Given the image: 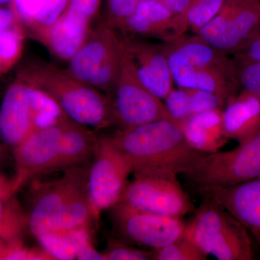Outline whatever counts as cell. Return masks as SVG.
I'll use <instances>...</instances> for the list:
<instances>
[{"label":"cell","mask_w":260,"mask_h":260,"mask_svg":"<svg viewBox=\"0 0 260 260\" xmlns=\"http://www.w3.org/2000/svg\"><path fill=\"white\" fill-rule=\"evenodd\" d=\"M8 147V145L3 142L1 135H0V167L4 164L8 158V148H7Z\"/></svg>","instance_id":"cell-42"},{"label":"cell","mask_w":260,"mask_h":260,"mask_svg":"<svg viewBox=\"0 0 260 260\" xmlns=\"http://www.w3.org/2000/svg\"><path fill=\"white\" fill-rule=\"evenodd\" d=\"M239 54L249 60L260 63V31L251 38Z\"/></svg>","instance_id":"cell-37"},{"label":"cell","mask_w":260,"mask_h":260,"mask_svg":"<svg viewBox=\"0 0 260 260\" xmlns=\"http://www.w3.org/2000/svg\"><path fill=\"white\" fill-rule=\"evenodd\" d=\"M224 135L239 144L260 130V99L243 90L231 98L223 111Z\"/></svg>","instance_id":"cell-19"},{"label":"cell","mask_w":260,"mask_h":260,"mask_svg":"<svg viewBox=\"0 0 260 260\" xmlns=\"http://www.w3.org/2000/svg\"><path fill=\"white\" fill-rule=\"evenodd\" d=\"M24 84L25 98L31 115L32 133L54 127L71 120L47 92L29 84Z\"/></svg>","instance_id":"cell-22"},{"label":"cell","mask_w":260,"mask_h":260,"mask_svg":"<svg viewBox=\"0 0 260 260\" xmlns=\"http://www.w3.org/2000/svg\"><path fill=\"white\" fill-rule=\"evenodd\" d=\"M24 32L21 24L0 30V75L10 71L21 57Z\"/></svg>","instance_id":"cell-26"},{"label":"cell","mask_w":260,"mask_h":260,"mask_svg":"<svg viewBox=\"0 0 260 260\" xmlns=\"http://www.w3.org/2000/svg\"><path fill=\"white\" fill-rule=\"evenodd\" d=\"M121 40L138 79L150 93L164 100L174 88V80L162 44L137 37H125Z\"/></svg>","instance_id":"cell-14"},{"label":"cell","mask_w":260,"mask_h":260,"mask_svg":"<svg viewBox=\"0 0 260 260\" xmlns=\"http://www.w3.org/2000/svg\"><path fill=\"white\" fill-rule=\"evenodd\" d=\"M186 224L184 236L207 255L218 260H251L252 244L247 229L212 198Z\"/></svg>","instance_id":"cell-4"},{"label":"cell","mask_w":260,"mask_h":260,"mask_svg":"<svg viewBox=\"0 0 260 260\" xmlns=\"http://www.w3.org/2000/svg\"><path fill=\"white\" fill-rule=\"evenodd\" d=\"M93 18L69 4L55 23L32 37L44 44L53 55L69 61L86 40Z\"/></svg>","instance_id":"cell-16"},{"label":"cell","mask_w":260,"mask_h":260,"mask_svg":"<svg viewBox=\"0 0 260 260\" xmlns=\"http://www.w3.org/2000/svg\"><path fill=\"white\" fill-rule=\"evenodd\" d=\"M90 228L85 227L64 232H50L37 238L41 247L53 259H76L82 247L91 242Z\"/></svg>","instance_id":"cell-23"},{"label":"cell","mask_w":260,"mask_h":260,"mask_svg":"<svg viewBox=\"0 0 260 260\" xmlns=\"http://www.w3.org/2000/svg\"><path fill=\"white\" fill-rule=\"evenodd\" d=\"M132 173L133 166L128 156L109 137L99 138L87 177L89 198L96 221L103 210L120 203Z\"/></svg>","instance_id":"cell-8"},{"label":"cell","mask_w":260,"mask_h":260,"mask_svg":"<svg viewBox=\"0 0 260 260\" xmlns=\"http://www.w3.org/2000/svg\"><path fill=\"white\" fill-rule=\"evenodd\" d=\"M188 28L185 16L172 11L159 0H140L120 30L134 37L157 39L167 44L184 37Z\"/></svg>","instance_id":"cell-15"},{"label":"cell","mask_w":260,"mask_h":260,"mask_svg":"<svg viewBox=\"0 0 260 260\" xmlns=\"http://www.w3.org/2000/svg\"><path fill=\"white\" fill-rule=\"evenodd\" d=\"M68 121L54 127L32 132L13 149L15 167V174L12 178L13 194H16L32 177L53 172L59 155L61 135Z\"/></svg>","instance_id":"cell-12"},{"label":"cell","mask_w":260,"mask_h":260,"mask_svg":"<svg viewBox=\"0 0 260 260\" xmlns=\"http://www.w3.org/2000/svg\"><path fill=\"white\" fill-rule=\"evenodd\" d=\"M172 11L177 14L184 15L186 18V13L189 8L190 0H159Z\"/></svg>","instance_id":"cell-40"},{"label":"cell","mask_w":260,"mask_h":260,"mask_svg":"<svg viewBox=\"0 0 260 260\" xmlns=\"http://www.w3.org/2000/svg\"><path fill=\"white\" fill-rule=\"evenodd\" d=\"M140 0H107L105 23L113 28L120 30L134 13Z\"/></svg>","instance_id":"cell-32"},{"label":"cell","mask_w":260,"mask_h":260,"mask_svg":"<svg viewBox=\"0 0 260 260\" xmlns=\"http://www.w3.org/2000/svg\"><path fill=\"white\" fill-rule=\"evenodd\" d=\"M70 1L71 0H47L42 9L28 25L32 36L55 23L68 8Z\"/></svg>","instance_id":"cell-31"},{"label":"cell","mask_w":260,"mask_h":260,"mask_svg":"<svg viewBox=\"0 0 260 260\" xmlns=\"http://www.w3.org/2000/svg\"><path fill=\"white\" fill-rule=\"evenodd\" d=\"M32 133L31 115L25 95V84L16 78L7 89L0 107V135L14 149Z\"/></svg>","instance_id":"cell-17"},{"label":"cell","mask_w":260,"mask_h":260,"mask_svg":"<svg viewBox=\"0 0 260 260\" xmlns=\"http://www.w3.org/2000/svg\"><path fill=\"white\" fill-rule=\"evenodd\" d=\"M109 138L130 159L134 174L161 170L182 174L205 154L187 144L180 126L171 119L121 128Z\"/></svg>","instance_id":"cell-1"},{"label":"cell","mask_w":260,"mask_h":260,"mask_svg":"<svg viewBox=\"0 0 260 260\" xmlns=\"http://www.w3.org/2000/svg\"><path fill=\"white\" fill-rule=\"evenodd\" d=\"M112 215L116 229L132 242L154 250L182 237L186 223L180 218L138 210L124 203L113 207Z\"/></svg>","instance_id":"cell-11"},{"label":"cell","mask_w":260,"mask_h":260,"mask_svg":"<svg viewBox=\"0 0 260 260\" xmlns=\"http://www.w3.org/2000/svg\"><path fill=\"white\" fill-rule=\"evenodd\" d=\"M233 61L239 86L260 99V63L249 60L239 53Z\"/></svg>","instance_id":"cell-29"},{"label":"cell","mask_w":260,"mask_h":260,"mask_svg":"<svg viewBox=\"0 0 260 260\" xmlns=\"http://www.w3.org/2000/svg\"><path fill=\"white\" fill-rule=\"evenodd\" d=\"M112 94L113 124L122 129L160 119L174 120L161 99L150 93L138 79L124 45L120 73Z\"/></svg>","instance_id":"cell-9"},{"label":"cell","mask_w":260,"mask_h":260,"mask_svg":"<svg viewBox=\"0 0 260 260\" xmlns=\"http://www.w3.org/2000/svg\"><path fill=\"white\" fill-rule=\"evenodd\" d=\"M178 124L187 144L201 153L218 152L229 140L224 135L222 109L193 114Z\"/></svg>","instance_id":"cell-20"},{"label":"cell","mask_w":260,"mask_h":260,"mask_svg":"<svg viewBox=\"0 0 260 260\" xmlns=\"http://www.w3.org/2000/svg\"><path fill=\"white\" fill-rule=\"evenodd\" d=\"M181 175L205 198L260 177V130L230 151L203 154Z\"/></svg>","instance_id":"cell-5"},{"label":"cell","mask_w":260,"mask_h":260,"mask_svg":"<svg viewBox=\"0 0 260 260\" xmlns=\"http://www.w3.org/2000/svg\"><path fill=\"white\" fill-rule=\"evenodd\" d=\"M123 43L105 22L90 30L86 40L68 63V72L80 81L107 94L112 93L119 73Z\"/></svg>","instance_id":"cell-6"},{"label":"cell","mask_w":260,"mask_h":260,"mask_svg":"<svg viewBox=\"0 0 260 260\" xmlns=\"http://www.w3.org/2000/svg\"><path fill=\"white\" fill-rule=\"evenodd\" d=\"M260 31V0H226L196 34L225 54H237Z\"/></svg>","instance_id":"cell-10"},{"label":"cell","mask_w":260,"mask_h":260,"mask_svg":"<svg viewBox=\"0 0 260 260\" xmlns=\"http://www.w3.org/2000/svg\"><path fill=\"white\" fill-rule=\"evenodd\" d=\"M102 253L106 260H148L153 259L155 250L150 252L120 244H113Z\"/></svg>","instance_id":"cell-35"},{"label":"cell","mask_w":260,"mask_h":260,"mask_svg":"<svg viewBox=\"0 0 260 260\" xmlns=\"http://www.w3.org/2000/svg\"><path fill=\"white\" fill-rule=\"evenodd\" d=\"M208 255L205 254L184 236L155 250L153 259L156 260H205Z\"/></svg>","instance_id":"cell-28"},{"label":"cell","mask_w":260,"mask_h":260,"mask_svg":"<svg viewBox=\"0 0 260 260\" xmlns=\"http://www.w3.org/2000/svg\"><path fill=\"white\" fill-rule=\"evenodd\" d=\"M185 88L189 94L191 115L222 109L226 104V102L217 94L200 89Z\"/></svg>","instance_id":"cell-33"},{"label":"cell","mask_w":260,"mask_h":260,"mask_svg":"<svg viewBox=\"0 0 260 260\" xmlns=\"http://www.w3.org/2000/svg\"><path fill=\"white\" fill-rule=\"evenodd\" d=\"M94 216L87 184L68 200L58 214L51 232L90 228Z\"/></svg>","instance_id":"cell-24"},{"label":"cell","mask_w":260,"mask_h":260,"mask_svg":"<svg viewBox=\"0 0 260 260\" xmlns=\"http://www.w3.org/2000/svg\"><path fill=\"white\" fill-rule=\"evenodd\" d=\"M12 0H0V4H3V3H11Z\"/></svg>","instance_id":"cell-43"},{"label":"cell","mask_w":260,"mask_h":260,"mask_svg":"<svg viewBox=\"0 0 260 260\" xmlns=\"http://www.w3.org/2000/svg\"><path fill=\"white\" fill-rule=\"evenodd\" d=\"M162 44L178 87L207 90L226 103L237 95L239 85L235 66L228 54L198 35Z\"/></svg>","instance_id":"cell-3"},{"label":"cell","mask_w":260,"mask_h":260,"mask_svg":"<svg viewBox=\"0 0 260 260\" xmlns=\"http://www.w3.org/2000/svg\"><path fill=\"white\" fill-rule=\"evenodd\" d=\"M164 101L169 114L178 124L191 115L189 94L185 88H173Z\"/></svg>","instance_id":"cell-34"},{"label":"cell","mask_w":260,"mask_h":260,"mask_svg":"<svg viewBox=\"0 0 260 260\" xmlns=\"http://www.w3.org/2000/svg\"><path fill=\"white\" fill-rule=\"evenodd\" d=\"M17 78L47 92L78 124L99 129L113 124L110 98L68 70L44 61H31L19 70Z\"/></svg>","instance_id":"cell-2"},{"label":"cell","mask_w":260,"mask_h":260,"mask_svg":"<svg viewBox=\"0 0 260 260\" xmlns=\"http://www.w3.org/2000/svg\"><path fill=\"white\" fill-rule=\"evenodd\" d=\"M88 170L82 167L64 171V175L38 195L28 214V229L37 238L52 231L58 214L71 197L87 184Z\"/></svg>","instance_id":"cell-13"},{"label":"cell","mask_w":260,"mask_h":260,"mask_svg":"<svg viewBox=\"0 0 260 260\" xmlns=\"http://www.w3.org/2000/svg\"><path fill=\"white\" fill-rule=\"evenodd\" d=\"M47 0H12L10 8L20 23L28 27Z\"/></svg>","instance_id":"cell-36"},{"label":"cell","mask_w":260,"mask_h":260,"mask_svg":"<svg viewBox=\"0 0 260 260\" xmlns=\"http://www.w3.org/2000/svg\"><path fill=\"white\" fill-rule=\"evenodd\" d=\"M98 140L99 138L87 126L68 121L61 135L59 155L53 172L80 167L88 161L93 156Z\"/></svg>","instance_id":"cell-21"},{"label":"cell","mask_w":260,"mask_h":260,"mask_svg":"<svg viewBox=\"0 0 260 260\" xmlns=\"http://www.w3.org/2000/svg\"><path fill=\"white\" fill-rule=\"evenodd\" d=\"M15 196H0V241L21 239L28 229V214Z\"/></svg>","instance_id":"cell-25"},{"label":"cell","mask_w":260,"mask_h":260,"mask_svg":"<svg viewBox=\"0 0 260 260\" xmlns=\"http://www.w3.org/2000/svg\"><path fill=\"white\" fill-rule=\"evenodd\" d=\"M20 24L11 8H0V30L13 28Z\"/></svg>","instance_id":"cell-39"},{"label":"cell","mask_w":260,"mask_h":260,"mask_svg":"<svg viewBox=\"0 0 260 260\" xmlns=\"http://www.w3.org/2000/svg\"><path fill=\"white\" fill-rule=\"evenodd\" d=\"M12 179H8L0 174V196H13Z\"/></svg>","instance_id":"cell-41"},{"label":"cell","mask_w":260,"mask_h":260,"mask_svg":"<svg viewBox=\"0 0 260 260\" xmlns=\"http://www.w3.org/2000/svg\"><path fill=\"white\" fill-rule=\"evenodd\" d=\"M76 259L79 260H106L103 253L99 252L92 242L82 247L77 254Z\"/></svg>","instance_id":"cell-38"},{"label":"cell","mask_w":260,"mask_h":260,"mask_svg":"<svg viewBox=\"0 0 260 260\" xmlns=\"http://www.w3.org/2000/svg\"><path fill=\"white\" fill-rule=\"evenodd\" d=\"M210 198L225 208L260 242V177L225 188Z\"/></svg>","instance_id":"cell-18"},{"label":"cell","mask_w":260,"mask_h":260,"mask_svg":"<svg viewBox=\"0 0 260 260\" xmlns=\"http://www.w3.org/2000/svg\"><path fill=\"white\" fill-rule=\"evenodd\" d=\"M172 171H150L135 174L128 184L120 203L136 209L182 218L194 205Z\"/></svg>","instance_id":"cell-7"},{"label":"cell","mask_w":260,"mask_h":260,"mask_svg":"<svg viewBox=\"0 0 260 260\" xmlns=\"http://www.w3.org/2000/svg\"><path fill=\"white\" fill-rule=\"evenodd\" d=\"M53 260L49 254L40 248L25 246L23 239L5 242L0 241V260Z\"/></svg>","instance_id":"cell-30"},{"label":"cell","mask_w":260,"mask_h":260,"mask_svg":"<svg viewBox=\"0 0 260 260\" xmlns=\"http://www.w3.org/2000/svg\"><path fill=\"white\" fill-rule=\"evenodd\" d=\"M225 2L226 0H190L186 13L189 28L195 34H198L218 14Z\"/></svg>","instance_id":"cell-27"}]
</instances>
